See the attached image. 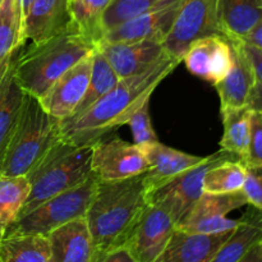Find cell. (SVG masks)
<instances>
[{
  "label": "cell",
  "mask_w": 262,
  "mask_h": 262,
  "mask_svg": "<svg viewBox=\"0 0 262 262\" xmlns=\"http://www.w3.org/2000/svg\"><path fill=\"white\" fill-rule=\"evenodd\" d=\"M239 40H242L243 42L248 43V45L251 46H255V48L261 49L262 50V19L258 20V22L256 23V25L253 26L242 38H239Z\"/></svg>",
  "instance_id": "obj_36"
},
{
  "label": "cell",
  "mask_w": 262,
  "mask_h": 262,
  "mask_svg": "<svg viewBox=\"0 0 262 262\" xmlns=\"http://www.w3.org/2000/svg\"><path fill=\"white\" fill-rule=\"evenodd\" d=\"M20 48H22V46H20ZM17 50H18V49H17ZM17 50H14L12 54H10L9 56H7L4 60L0 61V83H2L3 78H4V76L7 74L8 69H9L10 64H12L13 59H14V55H15V53H17Z\"/></svg>",
  "instance_id": "obj_40"
},
{
  "label": "cell",
  "mask_w": 262,
  "mask_h": 262,
  "mask_svg": "<svg viewBox=\"0 0 262 262\" xmlns=\"http://www.w3.org/2000/svg\"><path fill=\"white\" fill-rule=\"evenodd\" d=\"M176 229V222L168 211L156 205H148L125 248L136 262H154L166 247Z\"/></svg>",
  "instance_id": "obj_11"
},
{
  "label": "cell",
  "mask_w": 262,
  "mask_h": 262,
  "mask_svg": "<svg viewBox=\"0 0 262 262\" xmlns=\"http://www.w3.org/2000/svg\"><path fill=\"white\" fill-rule=\"evenodd\" d=\"M248 205L242 191L235 193H205L188 215L179 223L177 229L196 234H219L234 230L239 219H229L227 215Z\"/></svg>",
  "instance_id": "obj_10"
},
{
  "label": "cell",
  "mask_w": 262,
  "mask_h": 262,
  "mask_svg": "<svg viewBox=\"0 0 262 262\" xmlns=\"http://www.w3.org/2000/svg\"><path fill=\"white\" fill-rule=\"evenodd\" d=\"M187 68L194 76L215 84L233 66L230 41L223 35H210L193 41L183 56Z\"/></svg>",
  "instance_id": "obj_15"
},
{
  "label": "cell",
  "mask_w": 262,
  "mask_h": 262,
  "mask_svg": "<svg viewBox=\"0 0 262 262\" xmlns=\"http://www.w3.org/2000/svg\"><path fill=\"white\" fill-rule=\"evenodd\" d=\"M260 245H261V247H262V238H261V241H260Z\"/></svg>",
  "instance_id": "obj_43"
},
{
  "label": "cell",
  "mask_w": 262,
  "mask_h": 262,
  "mask_svg": "<svg viewBox=\"0 0 262 262\" xmlns=\"http://www.w3.org/2000/svg\"><path fill=\"white\" fill-rule=\"evenodd\" d=\"M5 233H7V225L0 223V250H2V245H3V241H4Z\"/></svg>",
  "instance_id": "obj_42"
},
{
  "label": "cell",
  "mask_w": 262,
  "mask_h": 262,
  "mask_svg": "<svg viewBox=\"0 0 262 262\" xmlns=\"http://www.w3.org/2000/svg\"><path fill=\"white\" fill-rule=\"evenodd\" d=\"M181 60L166 55L155 66L117 84L86 112L59 122L61 141L74 146H92L104 140L148 101L156 87Z\"/></svg>",
  "instance_id": "obj_1"
},
{
  "label": "cell",
  "mask_w": 262,
  "mask_h": 262,
  "mask_svg": "<svg viewBox=\"0 0 262 262\" xmlns=\"http://www.w3.org/2000/svg\"><path fill=\"white\" fill-rule=\"evenodd\" d=\"M161 2L163 0H110L102 20L105 32L147 12Z\"/></svg>",
  "instance_id": "obj_31"
},
{
  "label": "cell",
  "mask_w": 262,
  "mask_h": 262,
  "mask_svg": "<svg viewBox=\"0 0 262 262\" xmlns=\"http://www.w3.org/2000/svg\"><path fill=\"white\" fill-rule=\"evenodd\" d=\"M246 178L242 192L248 205L262 211V166L245 165Z\"/></svg>",
  "instance_id": "obj_34"
},
{
  "label": "cell",
  "mask_w": 262,
  "mask_h": 262,
  "mask_svg": "<svg viewBox=\"0 0 262 262\" xmlns=\"http://www.w3.org/2000/svg\"><path fill=\"white\" fill-rule=\"evenodd\" d=\"M233 230L219 234H196L176 229L154 262H209Z\"/></svg>",
  "instance_id": "obj_18"
},
{
  "label": "cell",
  "mask_w": 262,
  "mask_h": 262,
  "mask_svg": "<svg viewBox=\"0 0 262 262\" xmlns=\"http://www.w3.org/2000/svg\"><path fill=\"white\" fill-rule=\"evenodd\" d=\"M23 22L15 0L0 3V61L25 45Z\"/></svg>",
  "instance_id": "obj_30"
},
{
  "label": "cell",
  "mask_w": 262,
  "mask_h": 262,
  "mask_svg": "<svg viewBox=\"0 0 262 262\" xmlns=\"http://www.w3.org/2000/svg\"><path fill=\"white\" fill-rule=\"evenodd\" d=\"M97 178L92 174L78 186L51 197L32 211L18 216L7 227L5 235H48L56 228L86 216L96 192Z\"/></svg>",
  "instance_id": "obj_6"
},
{
  "label": "cell",
  "mask_w": 262,
  "mask_h": 262,
  "mask_svg": "<svg viewBox=\"0 0 262 262\" xmlns=\"http://www.w3.org/2000/svg\"><path fill=\"white\" fill-rule=\"evenodd\" d=\"M261 3H262V0H261Z\"/></svg>",
  "instance_id": "obj_45"
},
{
  "label": "cell",
  "mask_w": 262,
  "mask_h": 262,
  "mask_svg": "<svg viewBox=\"0 0 262 262\" xmlns=\"http://www.w3.org/2000/svg\"><path fill=\"white\" fill-rule=\"evenodd\" d=\"M58 118L26 94L22 113L0 166L3 176H27L60 138Z\"/></svg>",
  "instance_id": "obj_4"
},
{
  "label": "cell",
  "mask_w": 262,
  "mask_h": 262,
  "mask_svg": "<svg viewBox=\"0 0 262 262\" xmlns=\"http://www.w3.org/2000/svg\"><path fill=\"white\" fill-rule=\"evenodd\" d=\"M228 40L232 45L233 66L229 73L222 81L214 84L220 99V110L248 105L251 92L257 82L255 69L246 53L242 40Z\"/></svg>",
  "instance_id": "obj_16"
},
{
  "label": "cell",
  "mask_w": 262,
  "mask_h": 262,
  "mask_svg": "<svg viewBox=\"0 0 262 262\" xmlns=\"http://www.w3.org/2000/svg\"><path fill=\"white\" fill-rule=\"evenodd\" d=\"M261 19V0H220V25L225 37L242 38Z\"/></svg>",
  "instance_id": "obj_24"
},
{
  "label": "cell",
  "mask_w": 262,
  "mask_h": 262,
  "mask_svg": "<svg viewBox=\"0 0 262 262\" xmlns=\"http://www.w3.org/2000/svg\"><path fill=\"white\" fill-rule=\"evenodd\" d=\"M0 262H50L46 235H5L0 250Z\"/></svg>",
  "instance_id": "obj_25"
},
{
  "label": "cell",
  "mask_w": 262,
  "mask_h": 262,
  "mask_svg": "<svg viewBox=\"0 0 262 262\" xmlns=\"http://www.w3.org/2000/svg\"><path fill=\"white\" fill-rule=\"evenodd\" d=\"M91 69L92 53H90L72 68L64 72L38 99L43 109L59 120L71 117L86 94Z\"/></svg>",
  "instance_id": "obj_14"
},
{
  "label": "cell",
  "mask_w": 262,
  "mask_h": 262,
  "mask_svg": "<svg viewBox=\"0 0 262 262\" xmlns=\"http://www.w3.org/2000/svg\"><path fill=\"white\" fill-rule=\"evenodd\" d=\"M13 63L14 59L0 83V166L19 120L26 97V92L18 84L13 74Z\"/></svg>",
  "instance_id": "obj_21"
},
{
  "label": "cell",
  "mask_w": 262,
  "mask_h": 262,
  "mask_svg": "<svg viewBox=\"0 0 262 262\" xmlns=\"http://www.w3.org/2000/svg\"><path fill=\"white\" fill-rule=\"evenodd\" d=\"M96 49L112 66L119 79L136 76L169 55L158 40L100 41Z\"/></svg>",
  "instance_id": "obj_12"
},
{
  "label": "cell",
  "mask_w": 262,
  "mask_h": 262,
  "mask_svg": "<svg viewBox=\"0 0 262 262\" xmlns=\"http://www.w3.org/2000/svg\"><path fill=\"white\" fill-rule=\"evenodd\" d=\"M220 112L224 127L220 147L225 152L235 156L239 161H243L250 143L252 109L246 105L242 107H228Z\"/></svg>",
  "instance_id": "obj_23"
},
{
  "label": "cell",
  "mask_w": 262,
  "mask_h": 262,
  "mask_svg": "<svg viewBox=\"0 0 262 262\" xmlns=\"http://www.w3.org/2000/svg\"><path fill=\"white\" fill-rule=\"evenodd\" d=\"M148 105H150V100L146 101L127 122V125H129L130 130H132L133 141H135L133 143L140 147L159 142L158 136H156L152 123H151Z\"/></svg>",
  "instance_id": "obj_32"
},
{
  "label": "cell",
  "mask_w": 262,
  "mask_h": 262,
  "mask_svg": "<svg viewBox=\"0 0 262 262\" xmlns=\"http://www.w3.org/2000/svg\"><path fill=\"white\" fill-rule=\"evenodd\" d=\"M227 159L238 160L235 156L225 152L222 148L212 155L205 156V160L199 165L147 191L148 204L163 207L170 214L178 227L204 194V177L206 171L212 165Z\"/></svg>",
  "instance_id": "obj_7"
},
{
  "label": "cell",
  "mask_w": 262,
  "mask_h": 262,
  "mask_svg": "<svg viewBox=\"0 0 262 262\" xmlns=\"http://www.w3.org/2000/svg\"><path fill=\"white\" fill-rule=\"evenodd\" d=\"M118 82H119V77L117 76L114 69L107 63L104 55L95 48L92 51V69L89 87H87L83 99L81 100V102L71 117L86 112L95 102H97L102 96H105Z\"/></svg>",
  "instance_id": "obj_28"
},
{
  "label": "cell",
  "mask_w": 262,
  "mask_h": 262,
  "mask_svg": "<svg viewBox=\"0 0 262 262\" xmlns=\"http://www.w3.org/2000/svg\"><path fill=\"white\" fill-rule=\"evenodd\" d=\"M210 35H223L220 0H184L163 45L169 55L182 61L193 41Z\"/></svg>",
  "instance_id": "obj_8"
},
{
  "label": "cell",
  "mask_w": 262,
  "mask_h": 262,
  "mask_svg": "<svg viewBox=\"0 0 262 262\" xmlns=\"http://www.w3.org/2000/svg\"><path fill=\"white\" fill-rule=\"evenodd\" d=\"M242 163L245 165L262 166V114L256 110H252L251 115L250 143Z\"/></svg>",
  "instance_id": "obj_33"
},
{
  "label": "cell",
  "mask_w": 262,
  "mask_h": 262,
  "mask_svg": "<svg viewBox=\"0 0 262 262\" xmlns=\"http://www.w3.org/2000/svg\"><path fill=\"white\" fill-rule=\"evenodd\" d=\"M148 169L145 173L147 191L160 186L168 179L199 165L205 160L201 156L189 155L183 151L168 147L160 142L142 146Z\"/></svg>",
  "instance_id": "obj_20"
},
{
  "label": "cell",
  "mask_w": 262,
  "mask_h": 262,
  "mask_svg": "<svg viewBox=\"0 0 262 262\" xmlns=\"http://www.w3.org/2000/svg\"><path fill=\"white\" fill-rule=\"evenodd\" d=\"M30 191L27 176L0 174V223L8 227L17 219L30 196Z\"/></svg>",
  "instance_id": "obj_29"
},
{
  "label": "cell",
  "mask_w": 262,
  "mask_h": 262,
  "mask_svg": "<svg viewBox=\"0 0 262 262\" xmlns=\"http://www.w3.org/2000/svg\"><path fill=\"white\" fill-rule=\"evenodd\" d=\"M91 155V146H74L61 140L55 143L27 174L30 196L18 216L89 179L92 176Z\"/></svg>",
  "instance_id": "obj_5"
},
{
  "label": "cell",
  "mask_w": 262,
  "mask_h": 262,
  "mask_svg": "<svg viewBox=\"0 0 262 262\" xmlns=\"http://www.w3.org/2000/svg\"><path fill=\"white\" fill-rule=\"evenodd\" d=\"M91 147V170L97 181H122L147 171L145 154L136 143L115 137L109 141H99Z\"/></svg>",
  "instance_id": "obj_9"
},
{
  "label": "cell",
  "mask_w": 262,
  "mask_h": 262,
  "mask_svg": "<svg viewBox=\"0 0 262 262\" xmlns=\"http://www.w3.org/2000/svg\"><path fill=\"white\" fill-rule=\"evenodd\" d=\"M243 46H245L246 53H247L248 58H250L251 63L253 66V69H255L256 78H257L258 82L262 83V50L261 49L255 48V46L248 45L246 42H243Z\"/></svg>",
  "instance_id": "obj_35"
},
{
  "label": "cell",
  "mask_w": 262,
  "mask_h": 262,
  "mask_svg": "<svg viewBox=\"0 0 262 262\" xmlns=\"http://www.w3.org/2000/svg\"><path fill=\"white\" fill-rule=\"evenodd\" d=\"M17 2L18 8H19L20 12V17H22V22H25V18L27 15L28 9H30L31 4H32L33 0H15Z\"/></svg>",
  "instance_id": "obj_41"
},
{
  "label": "cell",
  "mask_w": 262,
  "mask_h": 262,
  "mask_svg": "<svg viewBox=\"0 0 262 262\" xmlns=\"http://www.w3.org/2000/svg\"><path fill=\"white\" fill-rule=\"evenodd\" d=\"M246 166L242 161L227 159L212 165L204 177L205 193L225 194L242 191Z\"/></svg>",
  "instance_id": "obj_27"
},
{
  "label": "cell",
  "mask_w": 262,
  "mask_h": 262,
  "mask_svg": "<svg viewBox=\"0 0 262 262\" xmlns=\"http://www.w3.org/2000/svg\"><path fill=\"white\" fill-rule=\"evenodd\" d=\"M0 3H2V0H0Z\"/></svg>",
  "instance_id": "obj_44"
},
{
  "label": "cell",
  "mask_w": 262,
  "mask_h": 262,
  "mask_svg": "<svg viewBox=\"0 0 262 262\" xmlns=\"http://www.w3.org/2000/svg\"><path fill=\"white\" fill-rule=\"evenodd\" d=\"M71 0H33L23 22L25 40L40 42L63 31L71 19Z\"/></svg>",
  "instance_id": "obj_19"
},
{
  "label": "cell",
  "mask_w": 262,
  "mask_h": 262,
  "mask_svg": "<svg viewBox=\"0 0 262 262\" xmlns=\"http://www.w3.org/2000/svg\"><path fill=\"white\" fill-rule=\"evenodd\" d=\"M262 238V211L255 209L248 210L230 237L220 246L209 262H239L251 247L258 243Z\"/></svg>",
  "instance_id": "obj_22"
},
{
  "label": "cell",
  "mask_w": 262,
  "mask_h": 262,
  "mask_svg": "<svg viewBox=\"0 0 262 262\" xmlns=\"http://www.w3.org/2000/svg\"><path fill=\"white\" fill-rule=\"evenodd\" d=\"M239 262H262V247L260 242L251 247V250L243 256Z\"/></svg>",
  "instance_id": "obj_39"
},
{
  "label": "cell",
  "mask_w": 262,
  "mask_h": 262,
  "mask_svg": "<svg viewBox=\"0 0 262 262\" xmlns=\"http://www.w3.org/2000/svg\"><path fill=\"white\" fill-rule=\"evenodd\" d=\"M184 0H163L147 12L106 31L102 41L158 40L163 42L173 28Z\"/></svg>",
  "instance_id": "obj_13"
},
{
  "label": "cell",
  "mask_w": 262,
  "mask_h": 262,
  "mask_svg": "<svg viewBox=\"0 0 262 262\" xmlns=\"http://www.w3.org/2000/svg\"><path fill=\"white\" fill-rule=\"evenodd\" d=\"M148 205L145 173L122 181H97L94 200L84 216L94 242V262L125 247Z\"/></svg>",
  "instance_id": "obj_2"
},
{
  "label": "cell",
  "mask_w": 262,
  "mask_h": 262,
  "mask_svg": "<svg viewBox=\"0 0 262 262\" xmlns=\"http://www.w3.org/2000/svg\"><path fill=\"white\" fill-rule=\"evenodd\" d=\"M97 262H136V260L128 252L127 248L120 247L112 251V252L106 253L105 256H102Z\"/></svg>",
  "instance_id": "obj_37"
},
{
  "label": "cell",
  "mask_w": 262,
  "mask_h": 262,
  "mask_svg": "<svg viewBox=\"0 0 262 262\" xmlns=\"http://www.w3.org/2000/svg\"><path fill=\"white\" fill-rule=\"evenodd\" d=\"M248 106L252 110H256L260 114H262V83L256 82L252 92H251L250 100H248Z\"/></svg>",
  "instance_id": "obj_38"
},
{
  "label": "cell",
  "mask_w": 262,
  "mask_h": 262,
  "mask_svg": "<svg viewBox=\"0 0 262 262\" xmlns=\"http://www.w3.org/2000/svg\"><path fill=\"white\" fill-rule=\"evenodd\" d=\"M46 237L50 262H94V242L84 217L56 228Z\"/></svg>",
  "instance_id": "obj_17"
},
{
  "label": "cell",
  "mask_w": 262,
  "mask_h": 262,
  "mask_svg": "<svg viewBox=\"0 0 262 262\" xmlns=\"http://www.w3.org/2000/svg\"><path fill=\"white\" fill-rule=\"evenodd\" d=\"M95 45L73 22L56 35L19 49L13 74L26 94L40 99L69 68L92 53Z\"/></svg>",
  "instance_id": "obj_3"
},
{
  "label": "cell",
  "mask_w": 262,
  "mask_h": 262,
  "mask_svg": "<svg viewBox=\"0 0 262 262\" xmlns=\"http://www.w3.org/2000/svg\"><path fill=\"white\" fill-rule=\"evenodd\" d=\"M110 0H71V19L96 48L104 40V14Z\"/></svg>",
  "instance_id": "obj_26"
}]
</instances>
